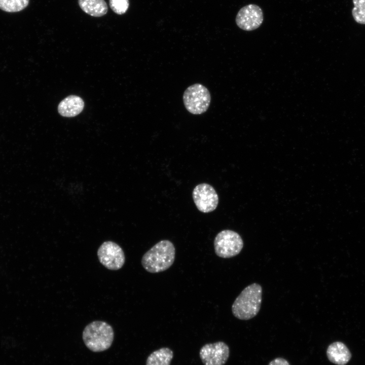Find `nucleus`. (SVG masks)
Listing matches in <instances>:
<instances>
[{"mask_svg":"<svg viewBox=\"0 0 365 365\" xmlns=\"http://www.w3.org/2000/svg\"><path fill=\"white\" fill-rule=\"evenodd\" d=\"M175 247L168 240L157 243L142 256L141 264L148 272L156 273L169 269L175 259Z\"/></svg>","mask_w":365,"mask_h":365,"instance_id":"f257e3e1","label":"nucleus"},{"mask_svg":"<svg viewBox=\"0 0 365 365\" xmlns=\"http://www.w3.org/2000/svg\"><path fill=\"white\" fill-rule=\"evenodd\" d=\"M262 288L257 283L244 288L232 306L233 315L240 320H249L259 313L262 304Z\"/></svg>","mask_w":365,"mask_h":365,"instance_id":"f03ea898","label":"nucleus"},{"mask_svg":"<svg viewBox=\"0 0 365 365\" xmlns=\"http://www.w3.org/2000/svg\"><path fill=\"white\" fill-rule=\"evenodd\" d=\"M83 340L86 347L93 352L108 349L114 340L112 326L105 321H94L88 324L83 332Z\"/></svg>","mask_w":365,"mask_h":365,"instance_id":"7ed1b4c3","label":"nucleus"},{"mask_svg":"<svg viewBox=\"0 0 365 365\" xmlns=\"http://www.w3.org/2000/svg\"><path fill=\"white\" fill-rule=\"evenodd\" d=\"M186 110L193 115H200L207 111L211 96L208 89L204 85L196 83L189 86L182 96Z\"/></svg>","mask_w":365,"mask_h":365,"instance_id":"20e7f679","label":"nucleus"},{"mask_svg":"<svg viewBox=\"0 0 365 365\" xmlns=\"http://www.w3.org/2000/svg\"><path fill=\"white\" fill-rule=\"evenodd\" d=\"M243 247V241L237 232L224 230L219 232L214 240L215 254L222 258H230L238 254Z\"/></svg>","mask_w":365,"mask_h":365,"instance_id":"39448f33","label":"nucleus"},{"mask_svg":"<svg viewBox=\"0 0 365 365\" xmlns=\"http://www.w3.org/2000/svg\"><path fill=\"white\" fill-rule=\"evenodd\" d=\"M100 263L111 270L121 269L125 262V257L122 248L116 243L107 241L101 244L97 250Z\"/></svg>","mask_w":365,"mask_h":365,"instance_id":"423d86ee","label":"nucleus"},{"mask_svg":"<svg viewBox=\"0 0 365 365\" xmlns=\"http://www.w3.org/2000/svg\"><path fill=\"white\" fill-rule=\"evenodd\" d=\"M192 196L195 204L201 212H212L218 205L217 194L213 187L208 184L202 183L196 186L193 191Z\"/></svg>","mask_w":365,"mask_h":365,"instance_id":"0eeeda50","label":"nucleus"},{"mask_svg":"<svg viewBox=\"0 0 365 365\" xmlns=\"http://www.w3.org/2000/svg\"><path fill=\"white\" fill-rule=\"evenodd\" d=\"M229 355V347L223 341L206 344L199 352L200 358L204 365H224Z\"/></svg>","mask_w":365,"mask_h":365,"instance_id":"6e6552de","label":"nucleus"},{"mask_svg":"<svg viewBox=\"0 0 365 365\" xmlns=\"http://www.w3.org/2000/svg\"><path fill=\"white\" fill-rule=\"evenodd\" d=\"M263 20V11L255 4H249L241 8L235 19L237 25L245 31L257 29L261 25Z\"/></svg>","mask_w":365,"mask_h":365,"instance_id":"1a4fd4ad","label":"nucleus"},{"mask_svg":"<svg viewBox=\"0 0 365 365\" xmlns=\"http://www.w3.org/2000/svg\"><path fill=\"white\" fill-rule=\"evenodd\" d=\"M328 359L337 365H345L351 359L352 355L347 346L337 341L331 344L326 350Z\"/></svg>","mask_w":365,"mask_h":365,"instance_id":"9d476101","label":"nucleus"},{"mask_svg":"<svg viewBox=\"0 0 365 365\" xmlns=\"http://www.w3.org/2000/svg\"><path fill=\"white\" fill-rule=\"evenodd\" d=\"M84 107V102L80 97L69 95L59 103L58 111L62 116L73 117L81 113Z\"/></svg>","mask_w":365,"mask_h":365,"instance_id":"9b49d317","label":"nucleus"},{"mask_svg":"<svg viewBox=\"0 0 365 365\" xmlns=\"http://www.w3.org/2000/svg\"><path fill=\"white\" fill-rule=\"evenodd\" d=\"M78 4L84 12L93 17L103 16L108 11L104 0H78Z\"/></svg>","mask_w":365,"mask_h":365,"instance_id":"f8f14e48","label":"nucleus"},{"mask_svg":"<svg viewBox=\"0 0 365 365\" xmlns=\"http://www.w3.org/2000/svg\"><path fill=\"white\" fill-rule=\"evenodd\" d=\"M173 357V351L162 347L151 353L146 360V365H170Z\"/></svg>","mask_w":365,"mask_h":365,"instance_id":"ddd939ff","label":"nucleus"},{"mask_svg":"<svg viewBox=\"0 0 365 365\" xmlns=\"http://www.w3.org/2000/svg\"><path fill=\"white\" fill-rule=\"evenodd\" d=\"M29 0H0V9L9 13L20 12L26 8Z\"/></svg>","mask_w":365,"mask_h":365,"instance_id":"4468645a","label":"nucleus"},{"mask_svg":"<svg viewBox=\"0 0 365 365\" xmlns=\"http://www.w3.org/2000/svg\"><path fill=\"white\" fill-rule=\"evenodd\" d=\"M354 7L352 15L358 23L365 24V0H353Z\"/></svg>","mask_w":365,"mask_h":365,"instance_id":"2eb2a0df","label":"nucleus"},{"mask_svg":"<svg viewBox=\"0 0 365 365\" xmlns=\"http://www.w3.org/2000/svg\"><path fill=\"white\" fill-rule=\"evenodd\" d=\"M109 5L111 9L116 14L123 15L128 9L129 1V0H109Z\"/></svg>","mask_w":365,"mask_h":365,"instance_id":"dca6fc26","label":"nucleus"},{"mask_svg":"<svg viewBox=\"0 0 365 365\" xmlns=\"http://www.w3.org/2000/svg\"><path fill=\"white\" fill-rule=\"evenodd\" d=\"M268 365H290L285 359L282 357H277L271 361Z\"/></svg>","mask_w":365,"mask_h":365,"instance_id":"f3484780","label":"nucleus"}]
</instances>
